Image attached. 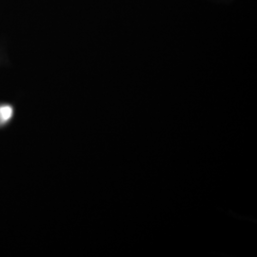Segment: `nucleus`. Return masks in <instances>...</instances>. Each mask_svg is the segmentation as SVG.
Segmentation results:
<instances>
[{"label": "nucleus", "instance_id": "nucleus-1", "mask_svg": "<svg viewBox=\"0 0 257 257\" xmlns=\"http://www.w3.org/2000/svg\"><path fill=\"white\" fill-rule=\"evenodd\" d=\"M13 116V108L11 106H1L0 107V123H5L9 121Z\"/></svg>", "mask_w": 257, "mask_h": 257}]
</instances>
